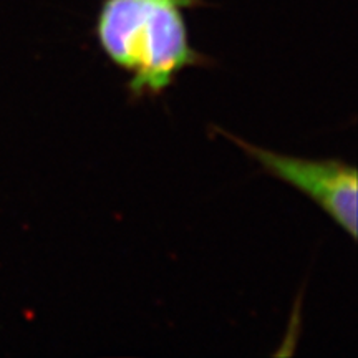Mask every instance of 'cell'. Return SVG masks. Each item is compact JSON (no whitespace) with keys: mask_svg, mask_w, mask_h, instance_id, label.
<instances>
[{"mask_svg":"<svg viewBox=\"0 0 358 358\" xmlns=\"http://www.w3.org/2000/svg\"><path fill=\"white\" fill-rule=\"evenodd\" d=\"M204 0H100L95 37L111 64L128 71L131 98L158 96L187 66L208 58L191 47L185 12Z\"/></svg>","mask_w":358,"mask_h":358,"instance_id":"1","label":"cell"},{"mask_svg":"<svg viewBox=\"0 0 358 358\" xmlns=\"http://www.w3.org/2000/svg\"><path fill=\"white\" fill-rule=\"evenodd\" d=\"M268 174L319 204L353 241L357 239V168L338 159H302L277 155L227 134Z\"/></svg>","mask_w":358,"mask_h":358,"instance_id":"2","label":"cell"}]
</instances>
